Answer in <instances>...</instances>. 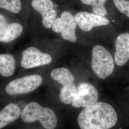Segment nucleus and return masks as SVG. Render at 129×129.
<instances>
[{
  "mask_svg": "<svg viewBox=\"0 0 129 129\" xmlns=\"http://www.w3.org/2000/svg\"><path fill=\"white\" fill-rule=\"evenodd\" d=\"M117 120L113 107L103 102L85 107L78 117L80 129H110L116 124Z\"/></svg>",
  "mask_w": 129,
  "mask_h": 129,
  "instance_id": "nucleus-1",
  "label": "nucleus"
},
{
  "mask_svg": "<svg viewBox=\"0 0 129 129\" xmlns=\"http://www.w3.org/2000/svg\"><path fill=\"white\" fill-rule=\"evenodd\" d=\"M21 117L23 121L30 123L39 121L46 129H54L57 119L55 112L49 108L43 107L37 102H31L24 107Z\"/></svg>",
  "mask_w": 129,
  "mask_h": 129,
  "instance_id": "nucleus-2",
  "label": "nucleus"
},
{
  "mask_svg": "<svg viewBox=\"0 0 129 129\" xmlns=\"http://www.w3.org/2000/svg\"><path fill=\"white\" fill-rule=\"evenodd\" d=\"M92 69L97 77L104 79L114 69V62L110 52L101 45L94 46L92 51Z\"/></svg>",
  "mask_w": 129,
  "mask_h": 129,
  "instance_id": "nucleus-3",
  "label": "nucleus"
},
{
  "mask_svg": "<svg viewBox=\"0 0 129 129\" xmlns=\"http://www.w3.org/2000/svg\"><path fill=\"white\" fill-rule=\"evenodd\" d=\"M43 82L41 76L31 75L17 78L8 83L5 91L10 95L26 94L36 89Z\"/></svg>",
  "mask_w": 129,
  "mask_h": 129,
  "instance_id": "nucleus-4",
  "label": "nucleus"
},
{
  "mask_svg": "<svg viewBox=\"0 0 129 129\" xmlns=\"http://www.w3.org/2000/svg\"><path fill=\"white\" fill-rule=\"evenodd\" d=\"M77 23L75 17L68 11L63 12L60 17L55 19L52 28L55 33H60L62 37L71 42H76L77 38L76 29Z\"/></svg>",
  "mask_w": 129,
  "mask_h": 129,
  "instance_id": "nucleus-5",
  "label": "nucleus"
},
{
  "mask_svg": "<svg viewBox=\"0 0 129 129\" xmlns=\"http://www.w3.org/2000/svg\"><path fill=\"white\" fill-rule=\"evenodd\" d=\"M77 94L71 103L75 108L86 107L96 103L99 92L96 88L89 83L82 82L77 87Z\"/></svg>",
  "mask_w": 129,
  "mask_h": 129,
  "instance_id": "nucleus-6",
  "label": "nucleus"
},
{
  "mask_svg": "<svg viewBox=\"0 0 129 129\" xmlns=\"http://www.w3.org/2000/svg\"><path fill=\"white\" fill-rule=\"evenodd\" d=\"M51 55L42 52L35 47H30L22 53L21 64L25 69H30L49 64L52 62Z\"/></svg>",
  "mask_w": 129,
  "mask_h": 129,
  "instance_id": "nucleus-7",
  "label": "nucleus"
},
{
  "mask_svg": "<svg viewBox=\"0 0 129 129\" xmlns=\"http://www.w3.org/2000/svg\"><path fill=\"white\" fill-rule=\"evenodd\" d=\"M75 17L79 27L84 32H89L94 28L109 23V20L104 16L87 12H80Z\"/></svg>",
  "mask_w": 129,
  "mask_h": 129,
  "instance_id": "nucleus-8",
  "label": "nucleus"
},
{
  "mask_svg": "<svg viewBox=\"0 0 129 129\" xmlns=\"http://www.w3.org/2000/svg\"><path fill=\"white\" fill-rule=\"evenodd\" d=\"M33 8L41 14L42 24L46 29L52 27L57 13L54 9V5L51 0H33L31 3Z\"/></svg>",
  "mask_w": 129,
  "mask_h": 129,
  "instance_id": "nucleus-9",
  "label": "nucleus"
},
{
  "mask_svg": "<svg viewBox=\"0 0 129 129\" xmlns=\"http://www.w3.org/2000/svg\"><path fill=\"white\" fill-rule=\"evenodd\" d=\"M23 31L22 25L17 23H10L0 14V42L9 43L19 37Z\"/></svg>",
  "mask_w": 129,
  "mask_h": 129,
  "instance_id": "nucleus-10",
  "label": "nucleus"
},
{
  "mask_svg": "<svg viewBox=\"0 0 129 129\" xmlns=\"http://www.w3.org/2000/svg\"><path fill=\"white\" fill-rule=\"evenodd\" d=\"M114 60L118 66L124 65L129 60V33L118 36L115 41Z\"/></svg>",
  "mask_w": 129,
  "mask_h": 129,
  "instance_id": "nucleus-11",
  "label": "nucleus"
},
{
  "mask_svg": "<svg viewBox=\"0 0 129 129\" xmlns=\"http://www.w3.org/2000/svg\"><path fill=\"white\" fill-rule=\"evenodd\" d=\"M20 108L16 104L10 103L0 111V129L17 120L21 116Z\"/></svg>",
  "mask_w": 129,
  "mask_h": 129,
  "instance_id": "nucleus-12",
  "label": "nucleus"
},
{
  "mask_svg": "<svg viewBox=\"0 0 129 129\" xmlns=\"http://www.w3.org/2000/svg\"><path fill=\"white\" fill-rule=\"evenodd\" d=\"M15 61L13 55L0 54V74L4 77H9L14 73Z\"/></svg>",
  "mask_w": 129,
  "mask_h": 129,
  "instance_id": "nucleus-13",
  "label": "nucleus"
},
{
  "mask_svg": "<svg viewBox=\"0 0 129 129\" xmlns=\"http://www.w3.org/2000/svg\"><path fill=\"white\" fill-rule=\"evenodd\" d=\"M52 79L61 84L62 86L74 83L75 78L69 69L61 68L53 70L51 72Z\"/></svg>",
  "mask_w": 129,
  "mask_h": 129,
  "instance_id": "nucleus-14",
  "label": "nucleus"
},
{
  "mask_svg": "<svg viewBox=\"0 0 129 129\" xmlns=\"http://www.w3.org/2000/svg\"><path fill=\"white\" fill-rule=\"evenodd\" d=\"M78 89L74 83L63 86L60 93V100L64 104H71L77 94Z\"/></svg>",
  "mask_w": 129,
  "mask_h": 129,
  "instance_id": "nucleus-15",
  "label": "nucleus"
},
{
  "mask_svg": "<svg viewBox=\"0 0 129 129\" xmlns=\"http://www.w3.org/2000/svg\"><path fill=\"white\" fill-rule=\"evenodd\" d=\"M85 5H90L94 14L104 16L107 15V11L105 4L107 0H81Z\"/></svg>",
  "mask_w": 129,
  "mask_h": 129,
  "instance_id": "nucleus-16",
  "label": "nucleus"
},
{
  "mask_svg": "<svg viewBox=\"0 0 129 129\" xmlns=\"http://www.w3.org/2000/svg\"><path fill=\"white\" fill-rule=\"evenodd\" d=\"M0 8L17 14L21 10L22 4L21 0H0Z\"/></svg>",
  "mask_w": 129,
  "mask_h": 129,
  "instance_id": "nucleus-17",
  "label": "nucleus"
},
{
  "mask_svg": "<svg viewBox=\"0 0 129 129\" xmlns=\"http://www.w3.org/2000/svg\"><path fill=\"white\" fill-rule=\"evenodd\" d=\"M113 1L120 12L129 18V0H113Z\"/></svg>",
  "mask_w": 129,
  "mask_h": 129,
  "instance_id": "nucleus-18",
  "label": "nucleus"
}]
</instances>
